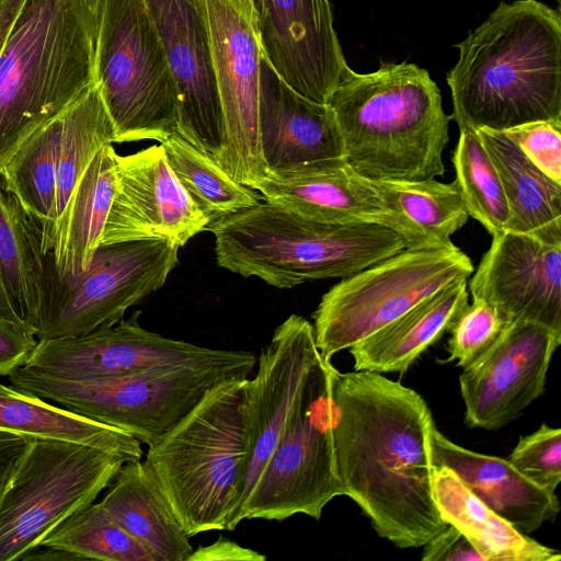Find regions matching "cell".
I'll list each match as a JSON object with an SVG mask.
<instances>
[{
    "mask_svg": "<svg viewBox=\"0 0 561 561\" xmlns=\"http://www.w3.org/2000/svg\"><path fill=\"white\" fill-rule=\"evenodd\" d=\"M332 437L344 495L377 535L420 548L447 523L433 494L432 412L421 394L381 374L331 370Z\"/></svg>",
    "mask_w": 561,
    "mask_h": 561,
    "instance_id": "6da1fadb",
    "label": "cell"
},
{
    "mask_svg": "<svg viewBox=\"0 0 561 561\" xmlns=\"http://www.w3.org/2000/svg\"><path fill=\"white\" fill-rule=\"evenodd\" d=\"M446 75L459 130L561 121V16L538 0L501 1L458 43Z\"/></svg>",
    "mask_w": 561,
    "mask_h": 561,
    "instance_id": "7a4b0ae2",
    "label": "cell"
},
{
    "mask_svg": "<svg viewBox=\"0 0 561 561\" xmlns=\"http://www.w3.org/2000/svg\"><path fill=\"white\" fill-rule=\"evenodd\" d=\"M102 0H0V169L96 82Z\"/></svg>",
    "mask_w": 561,
    "mask_h": 561,
    "instance_id": "3957f363",
    "label": "cell"
},
{
    "mask_svg": "<svg viewBox=\"0 0 561 561\" xmlns=\"http://www.w3.org/2000/svg\"><path fill=\"white\" fill-rule=\"evenodd\" d=\"M346 162L374 181H422L445 173L449 139L440 90L412 62H381L368 73L348 68L328 101Z\"/></svg>",
    "mask_w": 561,
    "mask_h": 561,
    "instance_id": "277c9868",
    "label": "cell"
},
{
    "mask_svg": "<svg viewBox=\"0 0 561 561\" xmlns=\"http://www.w3.org/2000/svg\"><path fill=\"white\" fill-rule=\"evenodd\" d=\"M247 378L213 386L146 453L147 470L188 537L239 525L249 463Z\"/></svg>",
    "mask_w": 561,
    "mask_h": 561,
    "instance_id": "5b68a950",
    "label": "cell"
},
{
    "mask_svg": "<svg viewBox=\"0 0 561 561\" xmlns=\"http://www.w3.org/2000/svg\"><path fill=\"white\" fill-rule=\"evenodd\" d=\"M206 230L220 267L282 289L345 278L409 248L400 233L379 224L312 221L265 201Z\"/></svg>",
    "mask_w": 561,
    "mask_h": 561,
    "instance_id": "8992f818",
    "label": "cell"
},
{
    "mask_svg": "<svg viewBox=\"0 0 561 561\" xmlns=\"http://www.w3.org/2000/svg\"><path fill=\"white\" fill-rule=\"evenodd\" d=\"M96 81L115 142H159L178 133L176 84L142 0H102Z\"/></svg>",
    "mask_w": 561,
    "mask_h": 561,
    "instance_id": "52a82bcc",
    "label": "cell"
},
{
    "mask_svg": "<svg viewBox=\"0 0 561 561\" xmlns=\"http://www.w3.org/2000/svg\"><path fill=\"white\" fill-rule=\"evenodd\" d=\"M128 461L64 439L30 438L0 497V561L21 560L62 520L92 504Z\"/></svg>",
    "mask_w": 561,
    "mask_h": 561,
    "instance_id": "ba28073f",
    "label": "cell"
},
{
    "mask_svg": "<svg viewBox=\"0 0 561 561\" xmlns=\"http://www.w3.org/2000/svg\"><path fill=\"white\" fill-rule=\"evenodd\" d=\"M473 273L470 257L454 243L405 248L342 280L312 313L313 334L328 362L387 325L442 287Z\"/></svg>",
    "mask_w": 561,
    "mask_h": 561,
    "instance_id": "9c48e42d",
    "label": "cell"
},
{
    "mask_svg": "<svg viewBox=\"0 0 561 561\" xmlns=\"http://www.w3.org/2000/svg\"><path fill=\"white\" fill-rule=\"evenodd\" d=\"M180 248L168 240L100 245L77 276L60 274L51 252L46 253L37 340L75 337L116 324L127 309L164 285Z\"/></svg>",
    "mask_w": 561,
    "mask_h": 561,
    "instance_id": "30bf717a",
    "label": "cell"
},
{
    "mask_svg": "<svg viewBox=\"0 0 561 561\" xmlns=\"http://www.w3.org/2000/svg\"><path fill=\"white\" fill-rule=\"evenodd\" d=\"M11 386L85 419L119 428L149 446L158 443L216 383L247 378L225 368L176 367L131 376L69 380L18 368Z\"/></svg>",
    "mask_w": 561,
    "mask_h": 561,
    "instance_id": "8fae6325",
    "label": "cell"
},
{
    "mask_svg": "<svg viewBox=\"0 0 561 561\" xmlns=\"http://www.w3.org/2000/svg\"><path fill=\"white\" fill-rule=\"evenodd\" d=\"M331 362L312 367L298 404L261 476L241 507L244 519L282 522L296 514L317 520L325 505L344 495L332 437Z\"/></svg>",
    "mask_w": 561,
    "mask_h": 561,
    "instance_id": "7c38bea8",
    "label": "cell"
},
{
    "mask_svg": "<svg viewBox=\"0 0 561 561\" xmlns=\"http://www.w3.org/2000/svg\"><path fill=\"white\" fill-rule=\"evenodd\" d=\"M206 25L222 113L219 167L252 186L267 174L259 136L263 48L255 0H194Z\"/></svg>",
    "mask_w": 561,
    "mask_h": 561,
    "instance_id": "4fadbf2b",
    "label": "cell"
},
{
    "mask_svg": "<svg viewBox=\"0 0 561 561\" xmlns=\"http://www.w3.org/2000/svg\"><path fill=\"white\" fill-rule=\"evenodd\" d=\"M139 311L110 328L41 340L23 370L59 379L99 380L176 367L225 368L248 377L255 357L169 339L142 328Z\"/></svg>",
    "mask_w": 561,
    "mask_h": 561,
    "instance_id": "5bb4252c",
    "label": "cell"
},
{
    "mask_svg": "<svg viewBox=\"0 0 561 561\" xmlns=\"http://www.w3.org/2000/svg\"><path fill=\"white\" fill-rule=\"evenodd\" d=\"M252 188L262 201L312 221L379 224L400 233L409 248H439L345 158L270 171Z\"/></svg>",
    "mask_w": 561,
    "mask_h": 561,
    "instance_id": "9a60e30c",
    "label": "cell"
},
{
    "mask_svg": "<svg viewBox=\"0 0 561 561\" xmlns=\"http://www.w3.org/2000/svg\"><path fill=\"white\" fill-rule=\"evenodd\" d=\"M561 332L546 325L510 322L496 343L459 377L465 422L499 430L515 420L546 389Z\"/></svg>",
    "mask_w": 561,
    "mask_h": 561,
    "instance_id": "2e32d148",
    "label": "cell"
},
{
    "mask_svg": "<svg viewBox=\"0 0 561 561\" xmlns=\"http://www.w3.org/2000/svg\"><path fill=\"white\" fill-rule=\"evenodd\" d=\"M115 192L100 245L168 240L183 247L206 230L210 220L176 179L161 145L115 153Z\"/></svg>",
    "mask_w": 561,
    "mask_h": 561,
    "instance_id": "e0dca14e",
    "label": "cell"
},
{
    "mask_svg": "<svg viewBox=\"0 0 561 561\" xmlns=\"http://www.w3.org/2000/svg\"><path fill=\"white\" fill-rule=\"evenodd\" d=\"M319 357L312 324L301 316L290 314L262 350L255 376L247 378L244 424L249 463L241 507L293 415Z\"/></svg>",
    "mask_w": 561,
    "mask_h": 561,
    "instance_id": "ac0fdd59",
    "label": "cell"
},
{
    "mask_svg": "<svg viewBox=\"0 0 561 561\" xmlns=\"http://www.w3.org/2000/svg\"><path fill=\"white\" fill-rule=\"evenodd\" d=\"M264 58L293 90L328 103L348 68L329 0H255Z\"/></svg>",
    "mask_w": 561,
    "mask_h": 561,
    "instance_id": "d6986e66",
    "label": "cell"
},
{
    "mask_svg": "<svg viewBox=\"0 0 561 561\" xmlns=\"http://www.w3.org/2000/svg\"><path fill=\"white\" fill-rule=\"evenodd\" d=\"M179 94L178 133L218 162L225 129L209 38L194 0H142Z\"/></svg>",
    "mask_w": 561,
    "mask_h": 561,
    "instance_id": "ffe728a7",
    "label": "cell"
},
{
    "mask_svg": "<svg viewBox=\"0 0 561 561\" xmlns=\"http://www.w3.org/2000/svg\"><path fill=\"white\" fill-rule=\"evenodd\" d=\"M469 288L508 323L525 320L561 332V242L510 230L493 236Z\"/></svg>",
    "mask_w": 561,
    "mask_h": 561,
    "instance_id": "44dd1931",
    "label": "cell"
},
{
    "mask_svg": "<svg viewBox=\"0 0 561 561\" xmlns=\"http://www.w3.org/2000/svg\"><path fill=\"white\" fill-rule=\"evenodd\" d=\"M259 136L267 172L344 158L342 137L328 103L293 90L264 58L261 62Z\"/></svg>",
    "mask_w": 561,
    "mask_h": 561,
    "instance_id": "7402d4cb",
    "label": "cell"
},
{
    "mask_svg": "<svg viewBox=\"0 0 561 561\" xmlns=\"http://www.w3.org/2000/svg\"><path fill=\"white\" fill-rule=\"evenodd\" d=\"M431 446L434 467L451 469L481 502L520 533L531 534L558 515L556 493L526 478L507 459L459 446L436 426Z\"/></svg>",
    "mask_w": 561,
    "mask_h": 561,
    "instance_id": "603a6c76",
    "label": "cell"
},
{
    "mask_svg": "<svg viewBox=\"0 0 561 561\" xmlns=\"http://www.w3.org/2000/svg\"><path fill=\"white\" fill-rule=\"evenodd\" d=\"M462 277L424 298L407 312L350 347L354 370L403 373L449 332L469 304Z\"/></svg>",
    "mask_w": 561,
    "mask_h": 561,
    "instance_id": "cb8c5ba5",
    "label": "cell"
},
{
    "mask_svg": "<svg viewBox=\"0 0 561 561\" xmlns=\"http://www.w3.org/2000/svg\"><path fill=\"white\" fill-rule=\"evenodd\" d=\"M44 260L41 229L0 169V318L35 336L41 322Z\"/></svg>",
    "mask_w": 561,
    "mask_h": 561,
    "instance_id": "d4e9b609",
    "label": "cell"
},
{
    "mask_svg": "<svg viewBox=\"0 0 561 561\" xmlns=\"http://www.w3.org/2000/svg\"><path fill=\"white\" fill-rule=\"evenodd\" d=\"M476 131L503 185L511 215L507 230L561 242V183L537 168L504 131Z\"/></svg>",
    "mask_w": 561,
    "mask_h": 561,
    "instance_id": "484cf974",
    "label": "cell"
},
{
    "mask_svg": "<svg viewBox=\"0 0 561 561\" xmlns=\"http://www.w3.org/2000/svg\"><path fill=\"white\" fill-rule=\"evenodd\" d=\"M100 503L158 561H186L194 550L144 461L124 462Z\"/></svg>",
    "mask_w": 561,
    "mask_h": 561,
    "instance_id": "4316f807",
    "label": "cell"
},
{
    "mask_svg": "<svg viewBox=\"0 0 561 561\" xmlns=\"http://www.w3.org/2000/svg\"><path fill=\"white\" fill-rule=\"evenodd\" d=\"M433 494L443 519L458 528L484 561H558V550L517 530L481 502L445 466L433 469Z\"/></svg>",
    "mask_w": 561,
    "mask_h": 561,
    "instance_id": "83f0119b",
    "label": "cell"
},
{
    "mask_svg": "<svg viewBox=\"0 0 561 561\" xmlns=\"http://www.w3.org/2000/svg\"><path fill=\"white\" fill-rule=\"evenodd\" d=\"M0 432L55 438L99 447L141 460V443L128 433L75 414L57 404L0 382Z\"/></svg>",
    "mask_w": 561,
    "mask_h": 561,
    "instance_id": "f1b7e54d",
    "label": "cell"
},
{
    "mask_svg": "<svg viewBox=\"0 0 561 561\" xmlns=\"http://www.w3.org/2000/svg\"><path fill=\"white\" fill-rule=\"evenodd\" d=\"M112 144L102 147L88 165L76 190L55 250L60 274L84 272L100 245L116 185V162Z\"/></svg>",
    "mask_w": 561,
    "mask_h": 561,
    "instance_id": "f546056e",
    "label": "cell"
},
{
    "mask_svg": "<svg viewBox=\"0 0 561 561\" xmlns=\"http://www.w3.org/2000/svg\"><path fill=\"white\" fill-rule=\"evenodd\" d=\"M61 113L35 130L1 169L10 190L38 225L45 254L56 245V165Z\"/></svg>",
    "mask_w": 561,
    "mask_h": 561,
    "instance_id": "4dcf8cb0",
    "label": "cell"
},
{
    "mask_svg": "<svg viewBox=\"0 0 561 561\" xmlns=\"http://www.w3.org/2000/svg\"><path fill=\"white\" fill-rule=\"evenodd\" d=\"M159 144L176 179L210 222L262 201L260 193L233 180L207 153L179 133Z\"/></svg>",
    "mask_w": 561,
    "mask_h": 561,
    "instance_id": "1f68e13d",
    "label": "cell"
},
{
    "mask_svg": "<svg viewBox=\"0 0 561 561\" xmlns=\"http://www.w3.org/2000/svg\"><path fill=\"white\" fill-rule=\"evenodd\" d=\"M77 560L158 561L101 503H92L55 527L41 542Z\"/></svg>",
    "mask_w": 561,
    "mask_h": 561,
    "instance_id": "d6a6232c",
    "label": "cell"
},
{
    "mask_svg": "<svg viewBox=\"0 0 561 561\" xmlns=\"http://www.w3.org/2000/svg\"><path fill=\"white\" fill-rule=\"evenodd\" d=\"M379 192L439 247L451 245L450 237L468 221L469 214L456 179L442 183L422 181L375 182Z\"/></svg>",
    "mask_w": 561,
    "mask_h": 561,
    "instance_id": "836d02e7",
    "label": "cell"
},
{
    "mask_svg": "<svg viewBox=\"0 0 561 561\" xmlns=\"http://www.w3.org/2000/svg\"><path fill=\"white\" fill-rule=\"evenodd\" d=\"M451 160L469 216L492 237L507 230L511 215L503 185L476 130H460Z\"/></svg>",
    "mask_w": 561,
    "mask_h": 561,
    "instance_id": "e575fe53",
    "label": "cell"
},
{
    "mask_svg": "<svg viewBox=\"0 0 561 561\" xmlns=\"http://www.w3.org/2000/svg\"><path fill=\"white\" fill-rule=\"evenodd\" d=\"M508 322L490 302L473 298L453 324L448 362L466 369L477 363L500 339Z\"/></svg>",
    "mask_w": 561,
    "mask_h": 561,
    "instance_id": "d590c367",
    "label": "cell"
},
{
    "mask_svg": "<svg viewBox=\"0 0 561 561\" xmlns=\"http://www.w3.org/2000/svg\"><path fill=\"white\" fill-rule=\"evenodd\" d=\"M507 460L526 478L554 492L561 481V430L542 423L519 437Z\"/></svg>",
    "mask_w": 561,
    "mask_h": 561,
    "instance_id": "8d00e7d4",
    "label": "cell"
},
{
    "mask_svg": "<svg viewBox=\"0 0 561 561\" xmlns=\"http://www.w3.org/2000/svg\"><path fill=\"white\" fill-rule=\"evenodd\" d=\"M504 133L543 173L561 183V121H538Z\"/></svg>",
    "mask_w": 561,
    "mask_h": 561,
    "instance_id": "74e56055",
    "label": "cell"
},
{
    "mask_svg": "<svg viewBox=\"0 0 561 561\" xmlns=\"http://www.w3.org/2000/svg\"><path fill=\"white\" fill-rule=\"evenodd\" d=\"M37 343L35 334L0 318V376H9L25 365Z\"/></svg>",
    "mask_w": 561,
    "mask_h": 561,
    "instance_id": "f35d334b",
    "label": "cell"
},
{
    "mask_svg": "<svg viewBox=\"0 0 561 561\" xmlns=\"http://www.w3.org/2000/svg\"><path fill=\"white\" fill-rule=\"evenodd\" d=\"M423 547V561H484L470 540L450 524Z\"/></svg>",
    "mask_w": 561,
    "mask_h": 561,
    "instance_id": "ab89813d",
    "label": "cell"
},
{
    "mask_svg": "<svg viewBox=\"0 0 561 561\" xmlns=\"http://www.w3.org/2000/svg\"><path fill=\"white\" fill-rule=\"evenodd\" d=\"M266 556L220 536L208 546L193 550L186 561H265Z\"/></svg>",
    "mask_w": 561,
    "mask_h": 561,
    "instance_id": "60d3db41",
    "label": "cell"
},
{
    "mask_svg": "<svg viewBox=\"0 0 561 561\" xmlns=\"http://www.w3.org/2000/svg\"><path fill=\"white\" fill-rule=\"evenodd\" d=\"M30 438L10 432H0V497Z\"/></svg>",
    "mask_w": 561,
    "mask_h": 561,
    "instance_id": "b9f144b4",
    "label": "cell"
}]
</instances>
